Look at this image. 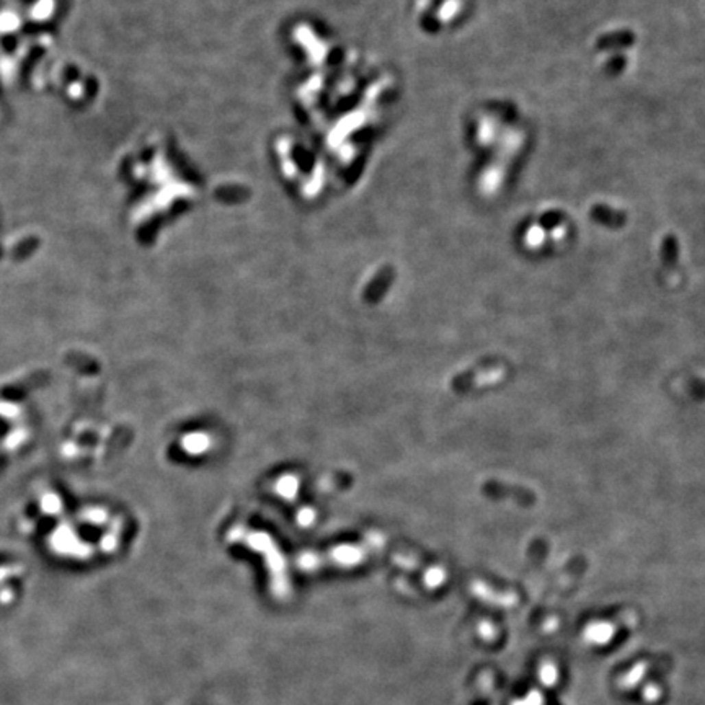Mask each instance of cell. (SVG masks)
<instances>
[{
    "instance_id": "obj_1",
    "label": "cell",
    "mask_w": 705,
    "mask_h": 705,
    "mask_svg": "<svg viewBox=\"0 0 705 705\" xmlns=\"http://www.w3.org/2000/svg\"><path fill=\"white\" fill-rule=\"evenodd\" d=\"M506 369L501 366V364H488V366H481L479 369H472L462 376L455 377L454 387L457 390H467V389H477V387H485L490 384H495V382L501 381L505 377Z\"/></svg>"
},
{
    "instance_id": "obj_2",
    "label": "cell",
    "mask_w": 705,
    "mask_h": 705,
    "mask_svg": "<svg viewBox=\"0 0 705 705\" xmlns=\"http://www.w3.org/2000/svg\"><path fill=\"white\" fill-rule=\"evenodd\" d=\"M481 492L493 500H513L523 506H531L536 503V493L526 487L518 485H508L503 481H487L481 487Z\"/></svg>"
},
{
    "instance_id": "obj_3",
    "label": "cell",
    "mask_w": 705,
    "mask_h": 705,
    "mask_svg": "<svg viewBox=\"0 0 705 705\" xmlns=\"http://www.w3.org/2000/svg\"><path fill=\"white\" fill-rule=\"evenodd\" d=\"M591 219L596 221L597 224L610 227V229H619L625 224V214L622 211L612 209L610 206L606 204H596L593 206L591 209Z\"/></svg>"
},
{
    "instance_id": "obj_4",
    "label": "cell",
    "mask_w": 705,
    "mask_h": 705,
    "mask_svg": "<svg viewBox=\"0 0 705 705\" xmlns=\"http://www.w3.org/2000/svg\"><path fill=\"white\" fill-rule=\"evenodd\" d=\"M635 41V34L629 32V29H619V32H612V33H608L604 34V36H601L599 40H597L596 46L597 49L601 51H617V49H624V48H630L632 45H634Z\"/></svg>"
},
{
    "instance_id": "obj_5",
    "label": "cell",
    "mask_w": 705,
    "mask_h": 705,
    "mask_svg": "<svg viewBox=\"0 0 705 705\" xmlns=\"http://www.w3.org/2000/svg\"><path fill=\"white\" fill-rule=\"evenodd\" d=\"M661 261H663V266L668 272H674L678 268L679 261V243L678 239L674 237L673 234L665 235L663 242H661Z\"/></svg>"
},
{
    "instance_id": "obj_6",
    "label": "cell",
    "mask_w": 705,
    "mask_h": 705,
    "mask_svg": "<svg viewBox=\"0 0 705 705\" xmlns=\"http://www.w3.org/2000/svg\"><path fill=\"white\" fill-rule=\"evenodd\" d=\"M563 219V214L558 213V211H550V213H545L542 217H540V222H542V226H549V227H553L555 224H558Z\"/></svg>"
}]
</instances>
